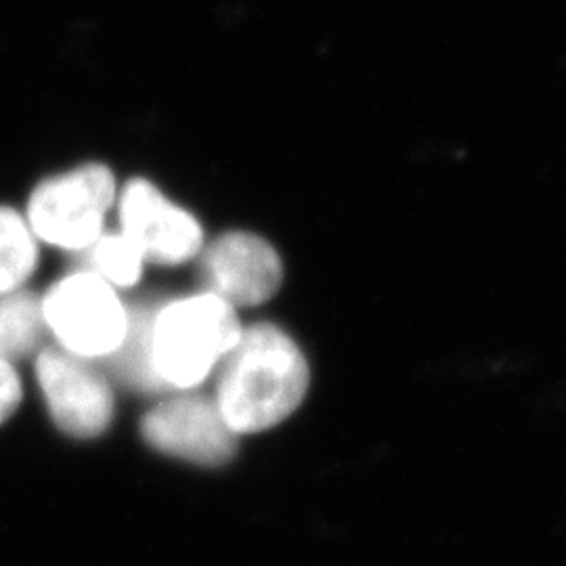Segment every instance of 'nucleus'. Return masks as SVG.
Here are the masks:
<instances>
[{"label": "nucleus", "instance_id": "5", "mask_svg": "<svg viewBox=\"0 0 566 566\" xmlns=\"http://www.w3.org/2000/svg\"><path fill=\"white\" fill-rule=\"evenodd\" d=\"M36 376L46 407L61 432L76 439L99 437L114 420V390L93 359L65 348H44Z\"/></svg>", "mask_w": 566, "mask_h": 566}, {"label": "nucleus", "instance_id": "4", "mask_svg": "<svg viewBox=\"0 0 566 566\" xmlns=\"http://www.w3.org/2000/svg\"><path fill=\"white\" fill-rule=\"evenodd\" d=\"M42 308L61 348L93 361L109 359L128 329V311L114 285L91 271L55 283L42 298Z\"/></svg>", "mask_w": 566, "mask_h": 566}, {"label": "nucleus", "instance_id": "3", "mask_svg": "<svg viewBox=\"0 0 566 566\" xmlns=\"http://www.w3.org/2000/svg\"><path fill=\"white\" fill-rule=\"evenodd\" d=\"M116 200V179L102 164H84L42 181L28 203V223L42 242L82 252L103 233Z\"/></svg>", "mask_w": 566, "mask_h": 566}, {"label": "nucleus", "instance_id": "8", "mask_svg": "<svg viewBox=\"0 0 566 566\" xmlns=\"http://www.w3.org/2000/svg\"><path fill=\"white\" fill-rule=\"evenodd\" d=\"M203 292L231 306L269 301L282 285L283 269L271 243L254 233H224L203 250L200 261Z\"/></svg>", "mask_w": 566, "mask_h": 566}, {"label": "nucleus", "instance_id": "12", "mask_svg": "<svg viewBox=\"0 0 566 566\" xmlns=\"http://www.w3.org/2000/svg\"><path fill=\"white\" fill-rule=\"evenodd\" d=\"M78 254H82V269L99 275L112 285L128 287L142 280L145 259L135 243L122 233H102L97 242Z\"/></svg>", "mask_w": 566, "mask_h": 566}, {"label": "nucleus", "instance_id": "9", "mask_svg": "<svg viewBox=\"0 0 566 566\" xmlns=\"http://www.w3.org/2000/svg\"><path fill=\"white\" fill-rule=\"evenodd\" d=\"M49 332L42 298L32 292L0 296V359L15 364L39 353Z\"/></svg>", "mask_w": 566, "mask_h": 566}, {"label": "nucleus", "instance_id": "10", "mask_svg": "<svg viewBox=\"0 0 566 566\" xmlns=\"http://www.w3.org/2000/svg\"><path fill=\"white\" fill-rule=\"evenodd\" d=\"M156 311L137 306L128 311V329L120 348L109 357L114 374L124 385L142 392H160L166 386L156 374L151 355V327Z\"/></svg>", "mask_w": 566, "mask_h": 566}, {"label": "nucleus", "instance_id": "11", "mask_svg": "<svg viewBox=\"0 0 566 566\" xmlns=\"http://www.w3.org/2000/svg\"><path fill=\"white\" fill-rule=\"evenodd\" d=\"M39 264L36 235L28 219L0 206V296L18 292Z\"/></svg>", "mask_w": 566, "mask_h": 566}, {"label": "nucleus", "instance_id": "6", "mask_svg": "<svg viewBox=\"0 0 566 566\" xmlns=\"http://www.w3.org/2000/svg\"><path fill=\"white\" fill-rule=\"evenodd\" d=\"M142 434L166 455L212 468L233 460L240 437L217 401L203 395H179L156 405L143 416Z\"/></svg>", "mask_w": 566, "mask_h": 566}, {"label": "nucleus", "instance_id": "2", "mask_svg": "<svg viewBox=\"0 0 566 566\" xmlns=\"http://www.w3.org/2000/svg\"><path fill=\"white\" fill-rule=\"evenodd\" d=\"M235 306L202 292L156 311L151 355L166 388L187 390L202 385L240 340Z\"/></svg>", "mask_w": 566, "mask_h": 566}, {"label": "nucleus", "instance_id": "7", "mask_svg": "<svg viewBox=\"0 0 566 566\" xmlns=\"http://www.w3.org/2000/svg\"><path fill=\"white\" fill-rule=\"evenodd\" d=\"M120 233L143 259L156 264H182L202 250L200 223L179 206L168 202L156 185L133 179L120 193Z\"/></svg>", "mask_w": 566, "mask_h": 566}, {"label": "nucleus", "instance_id": "1", "mask_svg": "<svg viewBox=\"0 0 566 566\" xmlns=\"http://www.w3.org/2000/svg\"><path fill=\"white\" fill-rule=\"evenodd\" d=\"M221 413L238 434L263 432L303 403L308 365L296 343L271 324L243 327L217 367Z\"/></svg>", "mask_w": 566, "mask_h": 566}, {"label": "nucleus", "instance_id": "13", "mask_svg": "<svg viewBox=\"0 0 566 566\" xmlns=\"http://www.w3.org/2000/svg\"><path fill=\"white\" fill-rule=\"evenodd\" d=\"M21 380L18 369L0 359V424H4L21 403Z\"/></svg>", "mask_w": 566, "mask_h": 566}]
</instances>
